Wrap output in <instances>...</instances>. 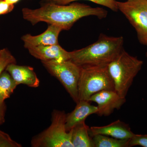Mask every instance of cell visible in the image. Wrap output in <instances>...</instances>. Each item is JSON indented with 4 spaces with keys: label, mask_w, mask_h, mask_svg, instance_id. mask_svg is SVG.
<instances>
[{
    "label": "cell",
    "mask_w": 147,
    "mask_h": 147,
    "mask_svg": "<svg viewBox=\"0 0 147 147\" xmlns=\"http://www.w3.org/2000/svg\"><path fill=\"white\" fill-rule=\"evenodd\" d=\"M122 36L100 34L96 42L69 52V60L80 67L108 65L123 50Z\"/></svg>",
    "instance_id": "2"
},
{
    "label": "cell",
    "mask_w": 147,
    "mask_h": 147,
    "mask_svg": "<svg viewBox=\"0 0 147 147\" xmlns=\"http://www.w3.org/2000/svg\"><path fill=\"white\" fill-rule=\"evenodd\" d=\"M105 90H115L108 65L81 67L78 83L79 101H89L92 95Z\"/></svg>",
    "instance_id": "4"
},
{
    "label": "cell",
    "mask_w": 147,
    "mask_h": 147,
    "mask_svg": "<svg viewBox=\"0 0 147 147\" xmlns=\"http://www.w3.org/2000/svg\"><path fill=\"white\" fill-rule=\"evenodd\" d=\"M16 63V59L8 49L3 48L0 50V76L9 65Z\"/></svg>",
    "instance_id": "18"
},
{
    "label": "cell",
    "mask_w": 147,
    "mask_h": 147,
    "mask_svg": "<svg viewBox=\"0 0 147 147\" xmlns=\"http://www.w3.org/2000/svg\"><path fill=\"white\" fill-rule=\"evenodd\" d=\"M118 10L125 16L137 32L139 42L147 45V0L117 1Z\"/></svg>",
    "instance_id": "7"
},
{
    "label": "cell",
    "mask_w": 147,
    "mask_h": 147,
    "mask_svg": "<svg viewBox=\"0 0 147 147\" xmlns=\"http://www.w3.org/2000/svg\"><path fill=\"white\" fill-rule=\"evenodd\" d=\"M22 13L24 19L32 25L45 22L60 27L63 30H68L76 21L84 17L93 16L102 19L108 15V11L103 8L93 7L84 4L59 5L45 2L35 9L23 8Z\"/></svg>",
    "instance_id": "1"
},
{
    "label": "cell",
    "mask_w": 147,
    "mask_h": 147,
    "mask_svg": "<svg viewBox=\"0 0 147 147\" xmlns=\"http://www.w3.org/2000/svg\"><path fill=\"white\" fill-rule=\"evenodd\" d=\"M71 113L66 114V128L69 131L76 125L85 121L88 116L98 112L97 106L91 105L88 100H79Z\"/></svg>",
    "instance_id": "13"
},
{
    "label": "cell",
    "mask_w": 147,
    "mask_h": 147,
    "mask_svg": "<svg viewBox=\"0 0 147 147\" xmlns=\"http://www.w3.org/2000/svg\"><path fill=\"white\" fill-rule=\"evenodd\" d=\"M89 101L97 104L96 114L107 117L113 113L115 110H119L126 102L125 98L121 97L115 90H105L92 95Z\"/></svg>",
    "instance_id": "8"
},
{
    "label": "cell",
    "mask_w": 147,
    "mask_h": 147,
    "mask_svg": "<svg viewBox=\"0 0 147 147\" xmlns=\"http://www.w3.org/2000/svg\"><path fill=\"white\" fill-rule=\"evenodd\" d=\"M89 128L84 121L71 129V142L73 147H94L89 132Z\"/></svg>",
    "instance_id": "14"
},
{
    "label": "cell",
    "mask_w": 147,
    "mask_h": 147,
    "mask_svg": "<svg viewBox=\"0 0 147 147\" xmlns=\"http://www.w3.org/2000/svg\"><path fill=\"white\" fill-rule=\"evenodd\" d=\"M14 7V5L7 3L4 0L0 1V15L9 13L13 10Z\"/></svg>",
    "instance_id": "21"
},
{
    "label": "cell",
    "mask_w": 147,
    "mask_h": 147,
    "mask_svg": "<svg viewBox=\"0 0 147 147\" xmlns=\"http://www.w3.org/2000/svg\"><path fill=\"white\" fill-rule=\"evenodd\" d=\"M90 136L102 134L119 139H129L134 135L127 124L118 120L108 125L90 127Z\"/></svg>",
    "instance_id": "10"
},
{
    "label": "cell",
    "mask_w": 147,
    "mask_h": 147,
    "mask_svg": "<svg viewBox=\"0 0 147 147\" xmlns=\"http://www.w3.org/2000/svg\"><path fill=\"white\" fill-rule=\"evenodd\" d=\"M5 70L18 85L24 84L33 88H37L39 86V79L31 67L11 63L7 67Z\"/></svg>",
    "instance_id": "11"
},
{
    "label": "cell",
    "mask_w": 147,
    "mask_h": 147,
    "mask_svg": "<svg viewBox=\"0 0 147 147\" xmlns=\"http://www.w3.org/2000/svg\"><path fill=\"white\" fill-rule=\"evenodd\" d=\"M5 104L0 105V125L3 123L4 121L5 113Z\"/></svg>",
    "instance_id": "22"
},
{
    "label": "cell",
    "mask_w": 147,
    "mask_h": 147,
    "mask_svg": "<svg viewBox=\"0 0 147 147\" xmlns=\"http://www.w3.org/2000/svg\"><path fill=\"white\" fill-rule=\"evenodd\" d=\"M63 30L60 27L50 24L47 30L41 34L33 36L28 34L22 36L21 40L24 47L27 49L37 46L56 45L59 44V35Z\"/></svg>",
    "instance_id": "9"
},
{
    "label": "cell",
    "mask_w": 147,
    "mask_h": 147,
    "mask_svg": "<svg viewBox=\"0 0 147 147\" xmlns=\"http://www.w3.org/2000/svg\"><path fill=\"white\" fill-rule=\"evenodd\" d=\"M18 86L7 71H3L0 76V105L4 103Z\"/></svg>",
    "instance_id": "15"
},
{
    "label": "cell",
    "mask_w": 147,
    "mask_h": 147,
    "mask_svg": "<svg viewBox=\"0 0 147 147\" xmlns=\"http://www.w3.org/2000/svg\"><path fill=\"white\" fill-rule=\"evenodd\" d=\"M139 146L147 147V134H134L129 142V147Z\"/></svg>",
    "instance_id": "20"
},
{
    "label": "cell",
    "mask_w": 147,
    "mask_h": 147,
    "mask_svg": "<svg viewBox=\"0 0 147 147\" xmlns=\"http://www.w3.org/2000/svg\"><path fill=\"white\" fill-rule=\"evenodd\" d=\"M22 145L13 141L10 136L0 130V147H21Z\"/></svg>",
    "instance_id": "19"
},
{
    "label": "cell",
    "mask_w": 147,
    "mask_h": 147,
    "mask_svg": "<svg viewBox=\"0 0 147 147\" xmlns=\"http://www.w3.org/2000/svg\"><path fill=\"white\" fill-rule=\"evenodd\" d=\"M143 65V61L131 56L124 49L108 65L115 91L121 97H126L134 78L141 70Z\"/></svg>",
    "instance_id": "3"
},
{
    "label": "cell",
    "mask_w": 147,
    "mask_h": 147,
    "mask_svg": "<svg viewBox=\"0 0 147 147\" xmlns=\"http://www.w3.org/2000/svg\"><path fill=\"white\" fill-rule=\"evenodd\" d=\"M45 2L55 3L59 5H67L76 1L80 0H43ZM90 1L97 4L108 7L114 11L118 10L117 1L115 0H86Z\"/></svg>",
    "instance_id": "17"
},
{
    "label": "cell",
    "mask_w": 147,
    "mask_h": 147,
    "mask_svg": "<svg viewBox=\"0 0 147 147\" xmlns=\"http://www.w3.org/2000/svg\"><path fill=\"white\" fill-rule=\"evenodd\" d=\"M92 137L94 147H129V139H117L99 134Z\"/></svg>",
    "instance_id": "16"
},
{
    "label": "cell",
    "mask_w": 147,
    "mask_h": 147,
    "mask_svg": "<svg viewBox=\"0 0 147 147\" xmlns=\"http://www.w3.org/2000/svg\"><path fill=\"white\" fill-rule=\"evenodd\" d=\"M42 65L52 76L60 82L74 101H79L78 83L81 67L70 60L41 61Z\"/></svg>",
    "instance_id": "6"
},
{
    "label": "cell",
    "mask_w": 147,
    "mask_h": 147,
    "mask_svg": "<svg viewBox=\"0 0 147 147\" xmlns=\"http://www.w3.org/2000/svg\"><path fill=\"white\" fill-rule=\"evenodd\" d=\"M27 50L32 56L41 61H66L70 59L69 52L63 49L59 44L30 47Z\"/></svg>",
    "instance_id": "12"
},
{
    "label": "cell",
    "mask_w": 147,
    "mask_h": 147,
    "mask_svg": "<svg viewBox=\"0 0 147 147\" xmlns=\"http://www.w3.org/2000/svg\"><path fill=\"white\" fill-rule=\"evenodd\" d=\"M66 114L55 110L52 113L50 126L32 138V147H73L71 142V129L66 128Z\"/></svg>",
    "instance_id": "5"
},
{
    "label": "cell",
    "mask_w": 147,
    "mask_h": 147,
    "mask_svg": "<svg viewBox=\"0 0 147 147\" xmlns=\"http://www.w3.org/2000/svg\"><path fill=\"white\" fill-rule=\"evenodd\" d=\"M4 1L9 4L14 5L15 4L17 3L18 2L22 0H4Z\"/></svg>",
    "instance_id": "23"
},
{
    "label": "cell",
    "mask_w": 147,
    "mask_h": 147,
    "mask_svg": "<svg viewBox=\"0 0 147 147\" xmlns=\"http://www.w3.org/2000/svg\"><path fill=\"white\" fill-rule=\"evenodd\" d=\"M0 1H1V0H0Z\"/></svg>",
    "instance_id": "25"
},
{
    "label": "cell",
    "mask_w": 147,
    "mask_h": 147,
    "mask_svg": "<svg viewBox=\"0 0 147 147\" xmlns=\"http://www.w3.org/2000/svg\"><path fill=\"white\" fill-rule=\"evenodd\" d=\"M146 57H147V52L146 53Z\"/></svg>",
    "instance_id": "24"
}]
</instances>
